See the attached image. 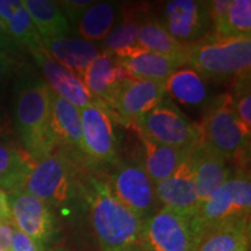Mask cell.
<instances>
[{
    "mask_svg": "<svg viewBox=\"0 0 251 251\" xmlns=\"http://www.w3.org/2000/svg\"><path fill=\"white\" fill-rule=\"evenodd\" d=\"M9 131V121L4 108L0 105V136H5Z\"/></svg>",
    "mask_w": 251,
    "mask_h": 251,
    "instance_id": "obj_39",
    "label": "cell"
},
{
    "mask_svg": "<svg viewBox=\"0 0 251 251\" xmlns=\"http://www.w3.org/2000/svg\"><path fill=\"white\" fill-rule=\"evenodd\" d=\"M165 96V83L129 78L120 86L108 107L114 109L121 119L135 124L143 114L158 105Z\"/></svg>",
    "mask_w": 251,
    "mask_h": 251,
    "instance_id": "obj_14",
    "label": "cell"
},
{
    "mask_svg": "<svg viewBox=\"0 0 251 251\" xmlns=\"http://www.w3.org/2000/svg\"><path fill=\"white\" fill-rule=\"evenodd\" d=\"M80 159L68 150L57 149L34 164L23 191L50 207L69 209L78 198L83 200Z\"/></svg>",
    "mask_w": 251,
    "mask_h": 251,
    "instance_id": "obj_3",
    "label": "cell"
},
{
    "mask_svg": "<svg viewBox=\"0 0 251 251\" xmlns=\"http://www.w3.org/2000/svg\"><path fill=\"white\" fill-rule=\"evenodd\" d=\"M8 203L12 224L18 230L45 248L52 242L58 222L51 207L25 191L9 193Z\"/></svg>",
    "mask_w": 251,
    "mask_h": 251,
    "instance_id": "obj_12",
    "label": "cell"
},
{
    "mask_svg": "<svg viewBox=\"0 0 251 251\" xmlns=\"http://www.w3.org/2000/svg\"><path fill=\"white\" fill-rule=\"evenodd\" d=\"M49 251H69V250L62 249V248H57V249H52V250H49Z\"/></svg>",
    "mask_w": 251,
    "mask_h": 251,
    "instance_id": "obj_41",
    "label": "cell"
},
{
    "mask_svg": "<svg viewBox=\"0 0 251 251\" xmlns=\"http://www.w3.org/2000/svg\"><path fill=\"white\" fill-rule=\"evenodd\" d=\"M34 61L42 72L49 89L78 109L84 108L94 98L76 74L69 70L46 51L45 48L33 52Z\"/></svg>",
    "mask_w": 251,
    "mask_h": 251,
    "instance_id": "obj_15",
    "label": "cell"
},
{
    "mask_svg": "<svg viewBox=\"0 0 251 251\" xmlns=\"http://www.w3.org/2000/svg\"><path fill=\"white\" fill-rule=\"evenodd\" d=\"M14 229L12 221H0V251H11Z\"/></svg>",
    "mask_w": 251,
    "mask_h": 251,
    "instance_id": "obj_36",
    "label": "cell"
},
{
    "mask_svg": "<svg viewBox=\"0 0 251 251\" xmlns=\"http://www.w3.org/2000/svg\"><path fill=\"white\" fill-rule=\"evenodd\" d=\"M234 91L231 94L235 103L238 120L248 130L251 131V94H250V75L234 80Z\"/></svg>",
    "mask_w": 251,
    "mask_h": 251,
    "instance_id": "obj_31",
    "label": "cell"
},
{
    "mask_svg": "<svg viewBox=\"0 0 251 251\" xmlns=\"http://www.w3.org/2000/svg\"><path fill=\"white\" fill-rule=\"evenodd\" d=\"M249 222V220H237L203 231L194 251H248Z\"/></svg>",
    "mask_w": 251,
    "mask_h": 251,
    "instance_id": "obj_21",
    "label": "cell"
},
{
    "mask_svg": "<svg viewBox=\"0 0 251 251\" xmlns=\"http://www.w3.org/2000/svg\"><path fill=\"white\" fill-rule=\"evenodd\" d=\"M144 19L146 15L143 9L134 7L125 11L119 24L115 25L108 35L102 40L105 51L111 52L120 59L130 57L139 47L137 36Z\"/></svg>",
    "mask_w": 251,
    "mask_h": 251,
    "instance_id": "obj_23",
    "label": "cell"
},
{
    "mask_svg": "<svg viewBox=\"0 0 251 251\" xmlns=\"http://www.w3.org/2000/svg\"><path fill=\"white\" fill-rule=\"evenodd\" d=\"M13 118L23 149L34 161L59 149L51 126V90L35 72L21 71L15 80Z\"/></svg>",
    "mask_w": 251,
    "mask_h": 251,
    "instance_id": "obj_2",
    "label": "cell"
},
{
    "mask_svg": "<svg viewBox=\"0 0 251 251\" xmlns=\"http://www.w3.org/2000/svg\"><path fill=\"white\" fill-rule=\"evenodd\" d=\"M18 48L19 47L15 45L13 40L9 36L5 23L0 18V49L4 50V51L11 52V54H14Z\"/></svg>",
    "mask_w": 251,
    "mask_h": 251,
    "instance_id": "obj_37",
    "label": "cell"
},
{
    "mask_svg": "<svg viewBox=\"0 0 251 251\" xmlns=\"http://www.w3.org/2000/svg\"><path fill=\"white\" fill-rule=\"evenodd\" d=\"M143 147V168L153 184L165 180L174 174L181 161L192 149H181L159 144L148 137L140 135Z\"/></svg>",
    "mask_w": 251,
    "mask_h": 251,
    "instance_id": "obj_22",
    "label": "cell"
},
{
    "mask_svg": "<svg viewBox=\"0 0 251 251\" xmlns=\"http://www.w3.org/2000/svg\"><path fill=\"white\" fill-rule=\"evenodd\" d=\"M251 207V183L249 174L240 171L231 176L205 202L193 216L198 235L216 226L249 220Z\"/></svg>",
    "mask_w": 251,
    "mask_h": 251,
    "instance_id": "obj_6",
    "label": "cell"
},
{
    "mask_svg": "<svg viewBox=\"0 0 251 251\" xmlns=\"http://www.w3.org/2000/svg\"><path fill=\"white\" fill-rule=\"evenodd\" d=\"M134 125L140 135L168 147L192 149L200 142L199 126L169 98L163 99Z\"/></svg>",
    "mask_w": 251,
    "mask_h": 251,
    "instance_id": "obj_7",
    "label": "cell"
},
{
    "mask_svg": "<svg viewBox=\"0 0 251 251\" xmlns=\"http://www.w3.org/2000/svg\"><path fill=\"white\" fill-rule=\"evenodd\" d=\"M196 191L200 205L231 177L227 159L202 143L192 149Z\"/></svg>",
    "mask_w": 251,
    "mask_h": 251,
    "instance_id": "obj_17",
    "label": "cell"
},
{
    "mask_svg": "<svg viewBox=\"0 0 251 251\" xmlns=\"http://www.w3.org/2000/svg\"><path fill=\"white\" fill-rule=\"evenodd\" d=\"M166 94L186 106H200L207 100L206 80L192 68H178L165 81Z\"/></svg>",
    "mask_w": 251,
    "mask_h": 251,
    "instance_id": "obj_28",
    "label": "cell"
},
{
    "mask_svg": "<svg viewBox=\"0 0 251 251\" xmlns=\"http://www.w3.org/2000/svg\"><path fill=\"white\" fill-rule=\"evenodd\" d=\"M153 185L156 197L162 207L174 209L181 214L194 216L199 208L200 201L196 191L192 150L170 177Z\"/></svg>",
    "mask_w": 251,
    "mask_h": 251,
    "instance_id": "obj_13",
    "label": "cell"
},
{
    "mask_svg": "<svg viewBox=\"0 0 251 251\" xmlns=\"http://www.w3.org/2000/svg\"><path fill=\"white\" fill-rule=\"evenodd\" d=\"M46 248L37 243L35 240L14 229L13 238L11 243V251H45Z\"/></svg>",
    "mask_w": 251,
    "mask_h": 251,
    "instance_id": "obj_34",
    "label": "cell"
},
{
    "mask_svg": "<svg viewBox=\"0 0 251 251\" xmlns=\"http://www.w3.org/2000/svg\"><path fill=\"white\" fill-rule=\"evenodd\" d=\"M61 8L63 14L68 19L71 27H76L84 12L93 4L94 1L91 0H64V1H56Z\"/></svg>",
    "mask_w": 251,
    "mask_h": 251,
    "instance_id": "obj_33",
    "label": "cell"
},
{
    "mask_svg": "<svg viewBox=\"0 0 251 251\" xmlns=\"http://www.w3.org/2000/svg\"><path fill=\"white\" fill-rule=\"evenodd\" d=\"M51 126L61 149L85 161L81 136L80 112L72 103L51 91Z\"/></svg>",
    "mask_w": 251,
    "mask_h": 251,
    "instance_id": "obj_18",
    "label": "cell"
},
{
    "mask_svg": "<svg viewBox=\"0 0 251 251\" xmlns=\"http://www.w3.org/2000/svg\"><path fill=\"white\" fill-rule=\"evenodd\" d=\"M0 221H12L8 196L1 188H0Z\"/></svg>",
    "mask_w": 251,
    "mask_h": 251,
    "instance_id": "obj_38",
    "label": "cell"
},
{
    "mask_svg": "<svg viewBox=\"0 0 251 251\" xmlns=\"http://www.w3.org/2000/svg\"><path fill=\"white\" fill-rule=\"evenodd\" d=\"M137 43L147 51L174 58L180 65L186 64L188 45L174 39L155 18L144 19L139 30Z\"/></svg>",
    "mask_w": 251,
    "mask_h": 251,
    "instance_id": "obj_24",
    "label": "cell"
},
{
    "mask_svg": "<svg viewBox=\"0 0 251 251\" xmlns=\"http://www.w3.org/2000/svg\"><path fill=\"white\" fill-rule=\"evenodd\" d=\"M229 5H230V0H212V1H206L209 18H211L213 33L215 35L226 37V21H227Z\"/></svg>",
    "mask_w": 251,
    "mask_h": 251,
    "instance_id": "obj_32",
    "label": "cell"
},
{
    "mask_svg": "<svg viewBox=\"0 0 251 251\" xmlns=\"http://www.w3.org/2000/svg\"><path fill=\"white\" fill-rule=\"evenodd\" d=\"M120 59V58H119ZM131 78L165 83L172 72L181 65L176 59L142 50L129 58L120 59Z\"/></svg>",
    "mask_w": 251,
    "mask_h": 251,
    "instance_id": "obj_29",
    "label": "cell"
},
{
    "mask_svg": "<svg viewBox=\"0 0 251 251\" xmlns=\"http://www.w3.org/2000/svg\"><path fill=\"white\" fill-rule=\"evenodd\" d=\"M199 235L193 216L161 208L143 222L141 251H194Z\"/></svg>",
    "mask_w": 251,
    "mask_h": 251,
    "instance_id": "obj_8",
    "label": "cell"
},
{
    "mask_svg": "<svg viewBox=\"0 0 251 251\" xmlns=\"http://www.w3.org/2000/svg\"><path fill=\"white\" fill-rule=\"evenodd\" d=\"M2 180H4V176H2L1 171H0V188H1V185H2Z\"/></svg>",
    "mask_w": 251,
    "mask_h": 251,
    "instance_id": "obj_40",
    "label": "cell"
},
{
    "mask_svg": "<svg viewBox=\"0 0 251 251\" xmlns=\"http://www.w3.org/2000/svg\"><path fill=\"white\" fill-rule=\"evenodd\" d=\"M200 143L214 150L227 161H247L250 130L238 120L231 93L220 94L207 106L199 125Z\"/></svg>",
    "mask_w": 251,
    "mask_h": 251,
    "instance_id": "obj_5",
    "label": "cell"
},
{
    "mask_svg": "<svg viewBox=\"0 0 251 251\" xmlns=\"http://www.w3.org/2000/svg\"><path fill=\"white\" fill-rule=\"evenodd\" d=\"M0 18L18 47L27 48L31 54L43 48L42 40L25 8L23 0H0Z\"/></svg>",
    "mask_w": 251,
    "mask_h": 251,
    "instance_id": "obj_20",
    "label": "cell"
},
{
    "mask_svg": "<svg viewBox=\"0 0 251 251\" xmlns=\"http://www.w3.org/2000/svg\"><path fill=\"white\" fill-rule=\"evenodd\" d=\"M129 78L117 56L102 51L84 71L81 80L94 99L109 106L120 86Z\"/></svg>",
    "mask_w": 251,
    "mask_h": 251,
    "instance_id": "obj_16",
    "label": "cell"
},
{
    "mask_svg": "<svg viewBox=\"0 0 251 251\" xmlns=\"http://www.w3.org/2000/svg\"><path fill=\"white\" fill-rule=\"evenodd\" d=\"M186 64L205 79L225 81L248 76L251 68V37L208 34L187 46Z\"/></svg>",
    "mask_w": 251,
    "mask_h": 251,
    "instance_id": "obj_4",
    "label": "cell"
},
{
    "mask_svg": "<svg viewBox=\"0 0 251 251\" xmlns=\"http://www.w3.org/2000/svg\"><path fill=\"white\" fill-rule=\"evenodd\" d=\"M79 112L85 162L94 165L114 162L118 155L119 136L113 109L94 99Z\"/></svg>",
    "mask_w": 251,
    "mask_h": 251,
    "instance_id": "obj_10",
    "label": "cell"
},
{
    "mask_svg": "<svg viewBox=\"0 0 251 251\" xmlns=\"http://www.w3.org/2000/svg\"><path fill=\"white\" fill-rule=\"evenodd\" d=\"M81 196L100 251H140L143 221L119 201L107 180L87 176Z\"/></svg>",
    "mask_w": 251,
    "mask_h": 251,
    "instance_id": "obj_1",
    "label": "cell"
},
{
    "mask_svg": "<svg viewBox=\"0 0 251 251\" xmlns=\"http://www.w3.org/2000/svg\"><path fill=\"white\" fill-rule=\"evenodd\" d=\"M118 15L119 5L115 2H93L84 12L75 28L83 40L91 43L98 42L105 39L115 26Z\"/></svg>",
    "mask_w": 251,
    "mask_h": 251,
    "instance_id": "obj_27",
    "label": "cell"
},
{
    "mask_svg": "<svg viewBox=\"0 0 251 251\" xmlns=\"http://www.w3.org/2000/svg\"><path fill=\"white\" fill-rule=\"evenodd\" d=\"M42 46L55 61L76 74L80 79L87 67L101 52L93 43L68 36L42 39Z\"/></svg>",
    "mask_w": 251,
    "mask_h": 251,
    "instance_id": "obj_19",
    "label": "cell"
},
{
    "mask_svg": "<svg viewBox=\"0 0 251 251\" xmlns=\"http://www.w3.org/2000/svg\"><path fill=\"white\" fill-rule=\"evenodd\" d=\"M25 8L42 39L67 37L72 27L56 1L49 0H25Z\"/></svg>",
    "mask_w": 251,
    "mask_h": 251,
    "instance_id": "obj_25",
    "label": "cell"
},
{
    "mask_svg": "<svg viewBox=\"0 0 251 251\" xmlns=\"http://www.w3.org/2000/svg\"><path fill=\"white\" fill-rule=\"evenodd\" d=\"M226 37H251V1L250 0H230Z\"/></svg>",
    "mask_w": 251,
    "mask_h": 251,
    "instance_id": "obj_30",
    "label": "cell"
},
{
    "mask_svg": "<svg viewBox=\"0 0 251 251\" xmlns=\"http://www.w3.org/2000/svg\"><path fill=\"white\" fill-rule=\"evenodd\" d=\"M107 183L119 201L143 222L162 207L156 197L155 185L144 170L143 164L134 159L118 163L109 175Z\"/></svg>",
    "mask_w": 251,
    "mask_h": 251,
    "instance_id": "obj_9",
    "label": "cell"
},
{
    "mask_svg": "<svg viewBox=\"0 0 251 251\" xmlns=\"http://www.w3.org/2000/svg\"><path fill=\"white\" fill-rule=\"evenodd\" d=\"M35 163L23 148L0 141V171L4 176L1 190L9 193L23 191Z\"/></svg>",
    "mask_w": 251,
    "mask_h": 251,
    "instance_id": "obj_26",
    "label": "cell"
},
{
    "mask_svg": "<svg viewBox=\"0 0 251 251\" xmlns=\"http://www.w3.org/2000/svg\"><path fill=\"white\" fill-rule=\"evenodd\" d=\"M170 35L185 45L197 42L213 33L206 1L171 0L153 17Z\"/></svg>",
    "mask_w": 251,
    "mask_h": 251,
    "instance_id": "obj_11",
    "label": "cell"
},
{
    "mask_svg": "<svg viewBox=\"0 0 251 251\" xmlns=\"http://www.w3.org/2000/svg\"><path fill=\"white\" fill-rule=\"evenodd\" d=\"M18 69V62L13 54L0 49V84L13 77Z\"/></svg>",
    "mask_w": 251,
    "mask_h": 251,
    "instance_id": "obj_35",
    "label": "cell"
},
{
    "mask_svg": "<svg viewBox=\"0 0 251 251\" xmlns=\"http://www.w3.org/2000/svg\"><path fill=\"white\" fill-rule=\"evenodd\" d=\"M140 251H141V250H140Z\"/></svg>",
    "mask_w": 251,
    "mask_h": 251,
    "instance_id": "obj_42",
    "label": "cell"
}]
</instances>
